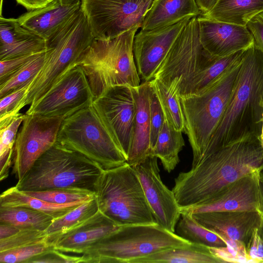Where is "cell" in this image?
I'll use <instances>...</instances> for the list:
<instances>
[{
	"mask_svg": "<svg viewBox=\"0 0 263 263\" xmlns=\"http://www.w3.org/2000/svg\"><path fill=\"white\" fill-rule=\"evenodd\" d=\"M54 0H15L25 7L28 11L34 10L46 6Z\"/></svg>",
	"mask_w": 263,
	"mask_h": 263,
	"instance_id": "obj_46",
	"label": "cell"
},
{
	"mask_svg": "<svg viewBox=\"0 0 263 263\" xmlns=\"http://www.w3.org/2000/svg\"><path fill=\"white\" fill-rule=\"evenodd\" d=\"M95 40L81 8L47 41L43 67L30 84L14 115L27 105L35 104L78 60Z\"/></svg>",
	"mask_w": 263,
	"mask_h": 263,
	"instance_id": "obj_3",
	"label": "cell"
},
{
	"mask_svg": "<svg viewBox=\"0 0 263 263\" xmlns=\"http://www.w3.org/2000/svg\"><path fill=\"white\" fill-rule=\"evenodd\" d=\"M83 262L82 256H72L54 249L35 256L26 263H78Z\"/></svg>",
	"mask_w": 263,
	"mask_h": 263,
	"instance_id": "obj_41",
	"label": "cell"
},
{
	"mask_svg": "<svg viewBox=\"0 0 263 263\" xmlns=\"http://www.w3.org/2000/svg\"><path fill=\"white\" fill-rule=\"evenodd\" d=\"M46 51L40 53L0 85V98L30 84L43 67Z\"/></svg>",
	"mask_w": 263,
	"mask_h": 263,
	"instance_id": "obj_35",
	"label": "cell"
},
{
	"mask_svg": "<svg viewBox=\"0 0 263 263\" xmlns=\"http://www.w3.org/2000/svg\"><path fill=\"white\" fill-rule=\"evenodd\" d=\"M223 263L203 245L192 243L181 247L165 249L138 258L132 263Z\"/></svg>",
	"mask_w": 263,
	"mask_h": 263,
	"instance_id": "obj_25",
	"label": "cell"
},
{
	"mask_svg": "<svg viewBox=\"0 0 263 263\" xmlns=\"http://www.w3.org/2000/svg\"><path fill=\"white\" fill-rule=\"evenodd\" d=\"M192 243L158 224L122 226L82 255L83 262L132 263L165 249Z\"/></svg>",
	"mask_w": 263,
	"mask_h": 263,
	"instance_id": "obj_7",
	"label": "cell"
},
{
	"mask_svg": "<svg viewBox=\"0 0 263 263\" xmlns=\"http://www.w3.org/2000/svg\"><path fill=\"white\" fill-rule=\"evenodd\" d=\"M263 168L260 137L248 134L219 148L175 179L172 189L181 210L202 205L224 187Z\"/></svg>",
	"mask_w": 263,
	"mask_h": 263,
	"instance_id": "obj_1",
	"label": "cell"
},
{
	"mask_svg": "<svg viewBox=\"0 0 263 263\" xmlns=\"http://www.w3.org/2000/svg\"><path fill=\"white\" fill-rule=\"evenodd\" d=\"M260 139L262 147L263 148V120H262V124L260 135Z\"/></svg>",
	"mask_w": 263,
	"mask_h": 263,
	"instance_id": "obj_51",
	"label": "cell"
},
{
	"mask_svg": "<svg viewBox=\"0 0 263 263\" xmlns=\"http://www.w3.org/2000/svg\"><path fill=\"white\" fill-rule=\"evenodd\" d=\"M260 172L248 174L229 184L202 205L181 210L192 214L235 211L260 212Z\"/></svg>",
	"mask_w": 263,
	"mask_h": 263,
	"instance_id": "obj_18",
	"label": "cell"
},
{
	"mask_svg": "<svg viewBox=\"0 0 263 263\" xmlns=\"http://www.w3.org/2000/svg\"><path fill=\"white\" fill-rule=\"evenodd\" d=\"M40 53L25 55L0 61V85Z\"/></svg>",
	"mask_w": 263,
	"mask_h": 263,
	"instance_id": "obj_42",
	"label": "cell"
},
{
	"mask_svg": "<svg viewBox=\"0 0 263 263\" xmlns=\"http://www.w3.org/2000/svg\"><path fill=\"white\" fill-rule=\"evenodd\" d=\"M133 166L140 179L157 224L175 233L181 216V209L173 191L161 179L158 158L151 153Z\"/></svg>",
	"mask_w": 263,
	"mask_h": 263,
	"instance_id": "obj_15",
	"label": "cell"
},
{
	"mask_svg": "<svg viewBox=\"0 0 263 263\" xmlns=\"http://www.w3.org/2000/svg\"><path fill=\"white\" fill-rule=\"evenodd\" d=\"M24 116L25 114L19 112L14 116L0 118L1 181L8 176L16 136Z\"/></svg>",
	"mask_w": 263,
	"mask_h": 263,
	"instance_id": "obj_32",
	"label": "cell"
},
{
	"mask_svg": "<svg viewBox=\"0 0 263 263\" xmlns=\"http://www.w3.org/2000/svg\"><path fill=\"white\" fill-rule=\"evenodd\" d=\"M260 180L263 181V168L261 169V170L260 172Z\"/></svg>",
	"mask_w": 263,
	"mask_h": 263,
	"instance_id": "obj_52",
	"label": "cell"
},
{
	"mask_svg": "<svg viewBox=\"0 0 263 263\" xmlns=\"http://www.w3.org/2000/svg\"><path fill=\"white\" fill-rule=\"evenodd\" d=\"M226 244L225 247L210 248L211 252L222 262H249L244 242L219 236Z\"/></svg>",
	"mask_w": 263,
	"mask_h": 263,
	"instance_id": "obj_37",
	"label": "cell"
},
{
	"mask_svg": "<svg viewBox=\"0 0 263 263\" xmlns=\"http://www.w3.org/2000/svg\"><path fill=\"white\" fill-rule=\"evenodd\" d=\"M54 219L43 212L23 206H0V223L21 229L45 231Z\"/></svg>",
	"mask_w": 263,
	"mask_h": 263,
	"instance_id": "obj_30",
	"label": "cell"
},
{
	"mask_svg": "<svg viewBox=\"0 0 263 263\" xmlns=\"http://www.w3.org/2000/svg\"><path fill=\"white\" fill-rule=\"evenodd\" d=\"M99 210L96 196L62 217L54 219L45 231L48 236L47 242L50 245L57 237L88 219Z\"/></svg>",
	"mask_w": 263,
	"mask_h": 263,
	"instance_id": "obj_33",
	"label": "cell"
},
{
	"mask_svg": "<svg viewBox=\"0 0 263 263\" xmlns=\"http://www.w3.org/2000/svg\"><path fill=\"white\" fill-rule=\"evenodd\" d=\"M46 50V41L22 26L17 18L1 16L0 61Z\"/></svg>",
	"mask_w": 263,
	"mask_h": 263,
	"instance_id": "obj_22",
	"label": "cell"
},
{
	"mask_svg": "<svg viewBox=\"0 0 263 263\" xmlns=\"http://www.w3.org/2000/svg\"><path fill=\"white\" fill-rule=\"evenodd\" d=\"M262 120L263 52L254 42L245 50L227 106L199 163L241 137L248 134L260 137Z\"/></svg>",
	"mask_w": 263,
	"mask_h": 263,
	"instance_id": "obj_2",
	"label": "cell"
},
{
	"mask_svg": "<svg viewBox=\"0 0 263 263\" xmlns=\"http://www.w3.org/2000/svg\"><path fill=\"white\" fill-rule=\"evenodd\" d=\"M140 28L135 27L112 39H95L78 60L77 66L84 71L95 98L113 86L140 85L133 51Z\"/></svg>",
	"mask_w": 263,
	"mask_h": 263,
	"instance_id": "obj_5",
	"label": "cell"
},
{
	"mask_svg": "<svg viewBox=\"0 0 263 263\" xmlns=\"http://www.w3.org/2000/svg\"><path fill=\"white\" fill-rule=\"evenodd\" d=\"M103 169L57 142L33 164L15 187L20 191L78 189L96 193Z\"/></svg>",
	"mask_w": 263,
	"mask_h": 263,
	"instance_id": "obj_4",
	"label": "cell"
},
{
	"mask_svg": "<svg viewBox=\"0 0 263 263\" xmlns=\"http://www.w3.org/2000/svg\"><path fill=\"white\" fill-rule=\"evenodd\" d=\"M99 210L119 226L157 224L134 167L103 170L96 186Z\"/></svg>",
	"mask_w": 263,
	"mask_h": 263,
	"instance_id": "obj_8",
	"label": "cell"
},
{
	"mask_svg": "<svg viewBox=\"0 0 263 263\" xmlns=\"http://www.w3.org/2000/svg\"><path fill=\"white\" fill-rule=\"evenodd\" d=\"M191 18L155 30H141L135 35L134 58L138 74L144 81L153 79L172 45Z\"/></svg>",
	"mask_w": 263,
	"mask_h": 263,
	"instance_id": "obj_16",
	"label": "cell"
},
{
	"mask_svg": "<svg viewBox=\"0 0 263 263\" xmlns=\"http://www.w3.org/2000/svg\"><path fill=\"white\" fill-rule=\"evenodd\" d=\"M245 50L223 57H212L194 77L180 97L197 94L201 91L228 69L240 62Z\"/></svg>",
	"mask_w": 263,
	"mask_h": 263,
	"instance_id": "obj_29",
	"label": "cell"
},
{
	"mask_svg": "<svg viewBox=\"0 0 263 263\" xmlns=\"http://www.w3.org/2000/svg\"><path fill=\"white\" fill-rule=\"evenodd\" d=\"M254 43L263 52V12L253 17L246 25Z\"/></svg>",
	"mask_w": 263,
	"mask_h": 263,
	"instance_id": "obj_45",
	"label": "cell"
},
{
	"mask_svg": "<svg viewBox=\"0 0 263 263\" xmlns=\"http://www.w3.org/2000/svg\"><path fill=\"white\" fill-rule=\"evenodd\" d=\"M201 14L195 0H153L141 27L150 31Z\"/></svg>",
	"mask_w": 263,
	"mask_h": 263,
	"instance_id": "obj_24",
	"label": "cell"
},
{
	"mask_svg": "<svg viewBox=\"0 0 263 263\" xmlns=\"http://www.w3.org/2000/svg\"><path fill=\"white\" fill-rule=\"evenodd\" d=\"M30 84L17 89L1 98L0 118L15 115L14 111L26 95Z\"/></svg>",
	"mask_w": 263,
	"mask_h": 263,
	"instance_id": "obj_44",
	"label": "cell"
},
{
	"mask_svg": "<svg viewBox=\"0 0 263 263\" xmlns=\"http://www.w3.org/2000/svg\"><path fill=\"white\" fill-rule=\"evenodd\" d=\"M22 229L8 223H0V239H5L11 237Z\"/></svg>",
	"mask_w": 263,
	"mask_h": 263,
	"instance_id": "obj_47",
	"label": "cell"
},
{
	"mask_svg": "<svg viewBox=\"0 0 263 263\" xmlns=\"http://www.w3.org/2000/svg\"><path fill=\"white\" fill-rule=\"evenodd\" d=\"M152 86V85H151ZM151 121L150 143L151 151L154 147L165 120L159 99L152 87L149 98Z\"/></svg>",
	"mask_w": 263,
	"mask_h": 263,
	"instance_id": "obj_40",
	"label": "cell"
},
{
	"mask_svg": "<svg viewBox=\"0 0 263 263\" xmlns=\"http://www.w3.org/2000/svg\"><path fill=\"white\" fill-rule=\"evenodd\" d=\"M53 247L43 242L0 252L1 263H26L32 257L51 250Z\"/></svg>",
	"mask_w": 263,
	"mask_h": 263,
	"instance_id": "obj_39",
	"label": "cell"
},
{
	"mask_svg": "<svg viewBox=\"0 0 263 263\" xmlns=\"http://www.w3.org/2000/svg\"><path fill=\"white\" fill-rule=\"evenodd\" d=\"M63 120L57 117L25 114L16 136L13 155V174L18 181L57 142Z\"/></svg>",
	"mask_w": 263,
	"mask_h": 263,
	"instance_id": "obj_13",
	"label": "cell"
},
{
	"mask_svg": "<svg viewBox=\"0 0 263 263\" xmlns=\"http://www.w3.org/2000/svg\"><path fill=\"white\" fill-rule=\"evenodd\" d=\"M198 17H193L187 22L153 78L161 81L180 97L212 57L201 45Z\"/></svg>",
	"mask_w": 263,
	"mask_h": 263,
	"instance_id": "obj_10",
	"label": "cell"
},
{
	"mask_svg": "<svg viewBox=\"0 0 263 263\" xmlns=\"http://www.w3.org/2000/svg\"><path fill=\"white\" fill-rule=\"evenodd\" d=\"M192 215L198 223L217 235L242 241L246 245L253 231L263 224L261 213L255 211L210 212Z\"/></svg>",
	"mask_w": 263,
	"mask_h": 263,
	"instance_id": "obj_19",
	"label": "cell"
},
{
	"mask_svg": "<svg viewBox=\"0 0 263 263\" xmlns=\"http://www.w3.org/2000/svg\"><path fill=\"white\" fill-rule=\"evenodd\" d=\"M259 207L263 220V181L260 180L259 182ZM263 227V224L262 225Z\"/></svg>",
	"mask_w": 263,
	"mask_h": 263,
	"instance_id": "obj_49",
	"label": "cell"
},
{
	"mask_svg": "<svg viewBox=\"0 0 263 263\" xmlns=\"http://www.w3.org/2000/svg\"><path fill=\"white\" fill-rule=\"evenodd\" d=\"M84 202L52 203L28 196L18 190L15 186L8 189L0 196V206L30 208L45 213L54 219L62 217Z\"/></svg>",
	"mask_w": 263,
	"mask_h": 263,
	"instance_id": "obj_27",
	"label": "cell"
},
{
	"mask_svg": "<svg viewBox=\"0 0 263 263\" xmlns=\"http://www.w3.org/2000/svg\"><path fill=\"white\" fill-rule=\"evenodd\" d=\"M80 8L81 0L65 5L54 0L44 7L28 11L17 20L22 26L47 41Z\"/></svg>",
	"mask_w": 263,
	"mask_h": 263,
	"instance_id": "obj_23",
	"label": "cell"
},
{
	"mask_svg": "<svg viewBox=\"0 0 263 263\" xmlns=\"http://www.w3.org/2000/svg\"><path fill=\"white\" fill-rule=\"evenodd\" d=\"M62 5H69L79 0H58Z\"/></svg>",
	"mask_w": 263,
	"mask_h": 263,
	"instance_id": "obj_50",
	"label": "cell"
},
{
	"mask_svg": "<svg viewBox=\"0 0 263 263\" xmlns=\"http://www.w3.org/2000/svg\"><path fill=\"white\" fill-rule=\"evenodd\" d=\"M132 89L136 112L127 163L134 166L151 153L149 112V98L152 89L151 81H144L139 86Z\"/></svg>",
	"mask_w": 263,
	"mask_h": 263,
	"instance_id": "obj_21",
	"label": "cell"
},
{
	"mask_svg": "<svg viewBox=\"0 0 263 263\" xmlns=\"http://www.w3.org/2000/svg\"><path fill=\"white\" fill-rule=\"evenodd\" d=\"M199 37L203 49L212 57H223L245 50L254 42L246 26L198 17Z\"/></svg>",
	"mask_w": 263,
	"mask_h": 263,
	"instance_id": "obj_17",
	"label": "cell"
},
{
	"mask_svg": "<svg viewBox=\"0 0 263 263\" xmlns=\"http://www.w3.org/2000/svg\"><path fill=\"white\" fill-rule=\"evenodd\" d=\"M182 132L176 130L165 119L151 154L159 159L165 171L171 173L180 162L179 154L185 145Z\"/></svg>",
	"mask_w": 263,
	"mask_h": 263,
	"instance_id": "obj_28",
	"label": "cell"
},
{
	"mask_svg": "<svg viewBox=\"0 0 263 263\" xmlns=\"http://www.w3.org/2000/svg\"><path fill=\"white\" fill-rule=\"evenodd\" d=\"M92 105L104 126L127 159L132 140L136 106L132 87L109 88Z\"/></svg>",
	"mask_w": 263,
	"mask_h": 263,
	"instance_id": "obj_14",
	"label": "cell"
},
{
	"mask_svg": "<svg viewBox=\"0 0 263 263\" xmlns=\"http://www.w3.org/2000/svg\"><path fill=\"white\" fill-rule=\"evenodd\" d=\"M249 262L263 263V227L256 228L246 245Z\"/></svg>",
	"mask_w": 263,
	"mask_h": 263,
	"instance_id": "obj_43",
	"label": "cell"
},
{
	"mask_svg": "<svg viewBox=\"0 0 263 263\" xmlns=\"http://www.w3.org/2000/svg\"><path fill=\"white\" fill-rule=\"evenodd\" d=\"M48 236L45 231L22 229L16 234L0 239V252L33 244L47 242Z\"/></svg>",
	"mask_w": 263,
	"mask_h": 263,
	"instance_id": "obj_38",
	"label": "cell"
},
{
	"mask_svg": "<svg viewBox=\"0 0 263 263\" xmlns=\"http://www.w3.org/2000/svg\"><path fill=\"white\" fill-rule=\"evenodd\" d=\"M175 231L178 235L191 243L201 244L210 248L226 246L221 238L198 223L192 213L186 210H181V216Z\"/></svg>",
	"mask_w": 263,
	"mask_h": 263,
	"instance_id": "obj_31",
	"label": "cell"
},
{
	"mask_svg": "<svg viewBox=\"0 0 263 263\" xmlns=\"http://www.w3.org/2000/svg\"><path fill=\"white\" fill-rule=\"evenodd\" d=\"M263 12V0H218L208 13L200 15L220 22L246 26Z\"/></svg>",
	"mask_w": 263,
	"mask_h": 263,
	"instance_id": "obj_26",
	"label": "cell"
},
{
	"mask_svg": "<svg viewBox=\"0 0 263 263\" xmlns=\"http://www.w3.org/2000/svg\"><path fill=\"white\" fill-rule=\"evenodd\" d=\"M22 192L31 197L56 204L86 202L96 197L94 192L78 189H56Z\"/></svg>",
	"mask_w": 263,
	"mask_h": 263,
	"instance_id": "obj_36",
	"label": "cell"
},
{
	"mask_svg": "<svg viewBox=\"0 0 263 263\" xmlns=\"http://www.w3.org/2000/svg\"><path fill=\"white\" fill-rule=\"evenodd\" d=\"M95 96L83 70L77 66L64 74L33 105L27 114L63 119L92 103Z\"/></svg>",
	"mask_w": 263,
	"mask_h": 263,
	"instance_id": "obj_12",
	"label": "cell"
},
{
	"mask_svg": "<svg viewBox=\"0 0 263 263\" xmlns=\"http://www.w3.org/2000/svg\"><path fill=\"white\" fill-rule=\"evenodd\" d=\"M57 142L84 155L104 170L127 162L126 157L107 130L92 103L63 120Z\"/></svg>",
	"mask_w": 263,
	"mask_h": 263,
	"instance_id": "obj_9",
	"label": "cell"
},
{
	"mask_svg": "<svg viewBox=\"0 0 263 263\" xmlns=\"http://www.w3.org/2000/svg\"><path fill=\"white\" fill-rule=\"evenodd\" d=\"M119 227L99 210L88 219L57 237L50 245L64 253L83 254Z\"/></svg>",
	"mask_w": 263,
	"mask_h": 263,
	"instance_id": "obj_20",
	"label": "cell"
},
{
	"mask_svg": "<svg viewBox=\"0 0 263 263\" xmlns=\"http://www.w3.org/2000/svg\"><path fill=\"white\" fill-rule=\"evenodd\" d=\"M201 11V14L203 15L208 13L215 5L218 0H195Z\"/></svg>",
	"mask_w": 263,
	"mask_h": 263,
	"instance_id": "obj_48",
	"label": "cell"
},
{
	"mask_svg": "<svg viewBox=\"0 0 263 263\" xmlns=\"http://www.w3.org/2000/svg\"><path fill=\"white\" fill-rule=\"evenodd\" d=\"M150 81L159 99L165 119L176 130L183 132L184 119L180 96L170 91L158 79H153Z\"/></svg>",
	"mask_w": 263,
	"mask_h": 263,
	"instance_id": "obj_34",
	"label": "cell"
},
{
	"mask_svg": "<svg viewBox=\"0 0 263 263\" xmlns=\"http://www.w3.org/2000/svg\"><path fill=\"white\" fill-rule=\"evenodd\" d=\"M153 0H81L96 40H110L130 29L141 27Z\"/></svg>",
	"mask_w": 263,
	"mask_h": 263,
	"instance_id": "obj_11",
	"label": "cell"
},
{
	"mask_svg": "<svg viewBox=\"0 0 263 263\" xmlns=\"http://www.w3.org/2000/svg\"><path fill=\"white\" fill-rule=\"evenodd\" d=\"M241 61L198 93L180 97L184 119L183 132L188 137L193 151L192 167L199 163L224 114Z\"/></svg>",
	"mask_w": 263,
	"mask_h": 263,
	"instance_id": "obj_6",
	"label": "cell"
}]
</instances>
